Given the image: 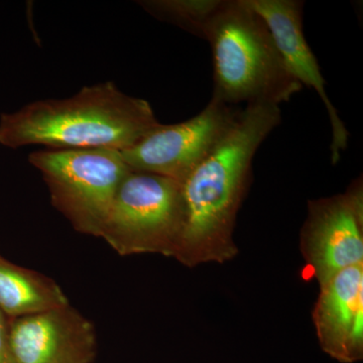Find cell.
Masks as SVG:
<instances>
[{
	"label": "cell",
	"mask_w": 363,
	"mask_h": 363,
	"mask_svg": "<svg viewBox=\"0 0 363 363\" xmlns=\"http://www.w3.org/2000/svg\"><path fill=\"white\" fill-rule=\"evenodd\" d=\"M240 108L210 100L199 114L174 124H160L121 155L131 171L183 182L210 154Z\"/></svg>",
	"instance_id": "cell-6"
},
{
	"label": "cell",
	"mask_w": 363,
	"mask_h": 363,
	"mask_svg": "<svg viewBox=\"0 0 363 363\" xmlns=\"http://www.w3.org/2000/svg\"><path fill=\"white\" fill-rule=\"evenodd\" d=\"M47 185L52 206L74 230L99 238L119 186L130 173L111 149L40 150L28 156Z\"/></svg>",
	"instance_id": "cell-4"
},
{
	"label": "cell",
	"mask_w": 363,
	"mask_h": 363,
	"mask_svg": "<svg viewBox=\"0 0 363 363\" xmlns=\"http://www.w3.org/2000/svg\"><path fill=\"white\" fill-rule=\"evenodd\" d=\"M281 121L277 105L240 108L220 142L182 182L184 224L174 259L194 267L236 257L234 226L250 186L253 157Z\"/></svg>",
	"instance_id": "cell-1"
},
{
	"label": "cell",
	"mask_w": 363,
	"mask_h": 363,
	"mask_svg": "<svg viewBox=\"0 0 363 363\" xmlns=\"http://www.w3.org/2000/svg\"><path fill=\"white\" fill-rule=\"evenodd\" d=\"M301 250L319 286L343 269L363 264L362 177L342 194L308 202Z\"/></svg>",
	"instance_id": "cell-7"
},
{
	"label": "cell",
	"mask_w": 363,
	"mask_h": 363,
	"mask_svg": "<svg viewBox=\"0 0 363 363\" xmlns=\"http://www.w3.org/2000/svg\"><path fill=\"white\" fill-rule=\"evenodd\" d=\"M97 350L94 324L71 304L9 319L7 363H92Z\"/></svg>",
	"instance_id": "cell-8"
},
{
	"label": "cell",
	"mask_w": 363,
	"mask_h": 363,
	"mask_svg": "<svg viewBox=\"0 0 363 363\" xmlns=\"http://www.w3.org/2000/svg\"><path fill=\"white\" fill-rule=\"evenodd\" d=\"M160 124L149 101L105 81L84 86L65 99L37 100L2 113L0 145L123 152Z\"/></svg>",
	"instance_id": "cell-2"
},
{
	"label": "cell",
	"mask_w": 363,
	"mask_h": 363,
	"mask_svg": "<svg viewBox=\"0 0 363 363\" xmlns=\"http://www.w3.org/2000/svg\"><path fill=\"white\" fill-rule=\"evenodd\" d=\"M9 319L0 310V363H7L9 358Z\"/></svg>",
	"instance_id": "cell-13"
},
{
	"label": "cell",
	"mask_w": 363,
	"mask_h": 363,
	"mask_svg": "<svg viewBox=\"0 0 363 363\" xmlns=\"http://www.w3.org/2000/svg\"><path fill=\"white\" fill-rule=\"evenodd\" d=\"M264 18L289 70L302 85L316 91L330 121L332 164H337L346 150L350 131L325 90V80L303 30L304 2L300 0H247Z\"/></svg>",
	"instance_id": "cell-9"
},
{
	"label": "cell",
	"mask_w": 363,
	"mask_h": 363,
	"mask_svg": "<svg viewBox=\"0 0 363 363\" xmlns=\"http://www.w3.org/2000/svg\"><path fill=\"white\" fill-rule=\"evenodd\" d=\"M183 224L180 182L131 171L117 190L99 238L121 257H175Z\"/></svg>",
	"instance_id": "cell-5"
},
{
	"label": "cell",
	"mask_w": 363,
	"mask_h": 363,
	"mask_svg": "<svg viewBox=\"0 0 363 363\" xmlns=\"http://www.w3.org/2000/svg\"><path fill=\"white\" fill-rule=\"evenodd\" d=\"M70 304L55 279L18 266L0 255V310L9 319Z\"/></svg>",
	"instance_id": "cell-11"
},
{
	"label": "cell",
	"mask_w": 363,
	"mask_h": 363,
	"mask_svg": "<svg viewBox=\"0 0 363 363\" xmlns=\"http://www.w3.org/2000/svg\"><path fill=\"white\" fill-rule=\"evenodd\" d=\"M138 4L157 21L206 40L208 30L223 0H140Z\"/></svg>",
	"instance_id": "cell-12"
},
{
	"label": "cell",
	"mask_w": 363,
	"mask_h": 363,
	"mask_svg": "<svg viewBox=\"0 0 363 363\" xmlns=\"http://www.w3.org/2000/svg\"><path fill=\"white\" fill-rule=\"evenodd\" d=\"M213 59L212 99L279 106L302 90L286 67L266 21L247 0H223L208 30Z\"/></svg>",
	"instance_id": "cell-3"
},
{
	"label": "cell",
	"mask_w": 363,
	"mask_h": 363,
	"mask_svg": "<svg viewBox=\"0 0 363 363\" xmlns=\"http://www.w3.org/2000/svg\"><path fill=\"white\" fill-rule=\"evenodd\" d=\"M320 286L312 318L326 354L341 363L363 359V264L348 267Z\"/></svg>",
	"instance_id": "cell-10"
}]
</instances>
